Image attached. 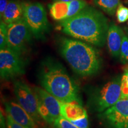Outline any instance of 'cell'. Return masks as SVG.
Here are the masks:
<instances>
[{
	"mask_svg": "<svg viewBox=\"0 0 128 128\" xmlns=\"http://www.w3.org/2000/svg\"><path fill=\"white\" fill-rule=\"evenodd\" d=\"M65 34L92 45L102 47L107 40L109 24L102 12L87 6L71 18L60 22Z\"/></svg>",
	"mask_w": 128,
	"mask_h": 128,
	"instance_id": "6da1fadb",
	"label": "cell"
},
{
	"mask_svg": "<svg viewBox=\"0 0 128 128\" xmlns=\"http://www.w3.org/2000/svg\"><path fill=\"white\" fill-rule=\"evenodd\" d=\"M38 79L43 88L62 103L81 101L79 88L63 65L50 57L42 60Z\"/></svg>",
	"mask_w": 128,
	"mask_h": 128,
	"instance_id": "7a4b0ae2",
	"label": "cell"
},
{
	"mask_svg": "<svg viewBox=\"0 0 128 128\" xmlns=\"http://www.w3.org/2000/svg\"><path fill=\"white\" fill-rule=\"evenodd\" d=\"M58 48L62 56L79 76H94L102 68L100 54L92 44L78 39L61 38Z\"/></svg>",
	"mask_w": 128,
	"mask_h": 128,
	"instance_id": "3957f363",
	"label": "cell"
},
{
	"mask_svg": "<svg viewBox=\"0 0 128 128\" xmlns=\"http://www.w3.org/2000/svg\"><path fill=\"white\" fill-rule=\"evenodd\" d=\"M122 97V77L118 76L103 86L91 90L87 106L91 112L102 113L116 104Z\"/></svg>",
	"mask_w": 128,
	"mask_h": 128,
	"instance_id": "277c9868",
	"label": "cell"
},
{
	"mask_svg": "<svg viewBox=\"0 0 128 128\" xmlns=\"http://www.w3.org/2000/svg\"><path fill=\"white\" fill-rule=\"evenodd\" d=\"M23 18L37 39L42 40L50 31L44 6L38 2H23Z\"/></svg>",
	"mask_w": 128,
	"mask_h": 128,
	"instance_id": "5b68a950",
	"label": "cell"
},
{
	"mask_svg": "<svg viewBox=\"0 0 128 128\" xmlns=\"http://www.w3.org/2000/svg\"><path fill=\"white\" fill-rule=\"evenodd\" d=\"M7 48L22 55L26 52L32 33L24 18L7 25Z\"/></svg>",
	"mask_w": 128,
	"mask_h": 128,
	"instance_id": "8992f818",
	"label": "cell"
},
{
	"mask_svg": "<svg viewBox=\"0 0 128 128\" xmlns=\"http://www.w3.org/2000/svg\"><path fill=\"white\" fill-rule=\"evenodd\" d=\"M38 99V111L41 118L49 124H54L61 116L62 102L44 88H33Z\"/></svg>",
	"mask_w": 128,
	"mask_h": 128,
	"instance_id": "52a82bcc",
	"label": "cell"
},
{
	"mask_svg": "<svg viewBox=\"0 0 128 128\" xmlns=\"http://www.w3.org/2000/svg\"><path fill=\"white\" fill-rule=\"evenodd\" d=\"M26 64L22 55L8 48L0 49V76L10 80L25 73Z\"/></svg>",
	"mask_w": 128,
	"mask_h": 128,
	"instance_id": "ba28073f",
	"label": "cell"
},
{
	"mask_svg": "<svg viewBox=\"0 0 128 128\" xmlns=\"http://www.w3.org/2000/svg\"><path fill=\"white\" fill-rule=\"evenodd\" d=\"M14 92L17 102L28 113L35 123H39L41 116L38 111L36 94L26 83L17 80L14 83Z\"/></svg>",
	"mask_w": 128,
	"mask_h": 128,
	"instance_id": "9c48e42d",
	"label": "cell"
},
{
	"mask_svg": "<svg viewBox=\"0 0 128 128\" xmlns=\"http://www.w3.org/2000/svg\"><path fill=\"white\" fill-rule=\"evenodd\" d=\"M111 128H128V97H122L116 104L98 114Z\"/></svg>",
	"mask_w": 128,
	"mask_h": 128,
	"instance_id": "30bf717a",
	"label": "cell"
},
{
	"mask_svg": "<svg viewBox=\"0 0 128 128\" xmlns=\"http://www.w3.org/2000/svg\"><path fill=\"white\" fill-rule=\"evenodd\" d=\"M4 105L7 115L16 122L27 128H37L35 122L18 102H6Z\"/></svg>",
	"mask_w": 128,
	"mask_h": 128,
	"instance_id": "8fae6325",
	"label": "cell"
},
{
	"mask_svg": "<svg viewBox=\"0 0 128 128\" xmlns=\"http://www.w3.org/2000/svg\"><path fill=\"white\" fill-rule=\"evenodd\" d=\"M124 34V31L119 26L113 23L109 25L106 42L108 50L112 56L115 58L120 56Z\"/></svg>",
	"mask_w": 128,
	"mask_h": 128,
	"instance_id": "7c38bea8",
	"label": "cell"
},
{
	"mask_svg": "<svg viewBox=\"0 0 128 128\" xmlns=\"http://www.w3.org/2000/svg\"><path fill=\"white\" fill-rule=\"evenodd\" d=\"M23 2L19 0H10L1 20L8 25L23 18Z\"/></svg>",
	"mask_w": 128,
	"mask_h": 128,
	"instance_id": "4fadbf2b",
	"label": "cell"
},
{
	"mask_svg": "<svg viewBox=\"0 0 128 128\" xmlns=\"http://www.w3.org/2000/svg\"><path fill=\"white\" fill-rule=\"evenodd\" d=\"M61 116L69 120H76L87 114V111L83 108L81 101H73L61 104Z\"/></svg>",
	"mask_w": 128,
	"mask_h": 128,
	"instance_id": "5bb4252c",
	"label": "cell"
},
{
	"mask_svg": "<svg viewBox=\"0 0 128 128\" xmlns=\"http://www.w3.org/2000/svg\"><path fill=\"white\" fill-rule=\"evenodd\" d=\"M49 12L54 20L63 21L70 18V2L65 1H54L49 4Z\"/></svg>",
	"mask_w": 128,
	"mask_h": 128,
	"instance_id": "9a60e30c",
	"label": "cell"
},
{
	"mask_svg": "<svg viewBox=\"0 0 128 128\" xmlns=\"http://www.w3.org/2000/svg\"><path fill=\"white\" fill-rule=\"evenodd\" d=\"M120 0H94V3L107 14L113 16L120 5Z\"/></svg>",
	"mask_w": 128,
	"mask_h": 128,
	"instance_id": "2e32d148",
	"label": "cell"
},
{
	"mask_svg": "<svg viewBox=\"0 0 128 128\" xmlns=\"http://www.w3.org/2000/svg\"><path fill=\"white\" fill-rule=\"evenodd\" d=\"M8 30L7 24L1 20L0 23V49L7 48Z\"/></svg>",
	"mask_w": 128,
	"mask_h": 128,
	"instance_id": "e0dca14e",
	"label": "cell"
},
{
	"mask_svg": "<svg viewBox=\"0 0 128 128\" xmlns=\"http://www.w3.org/2000/svg\"><path fill=\"white\" fill-rule=\"evenodd\" d=\"M120 60L122 64H128V36L125 34L121 46Z\"/></svg>",
	"mask_w": 128,
	"mask_h": 128,
	"instance_id": "ac0fdd59",
	"label": "cell"
},
{
	"mask_svg": "<svg viewBox=\"0 0 128 128\" xmlns=\"http://www.w3.org/2000/svg\"><path fill=\"white\" fill-rule=\"evenodd\" d=\"M54 126L57 128H80L62 116L59 117L56 120Z\"/></svg>",
	"mask_w": 128,
	"mask_h": 128,
	"instance_id": "d6986e66",
	"label": "cell"
},
{
	"mask_svg": "<svg viewBox=\"0 0 128 128\" xmlns=\"http://www.w3.org/2000/svg\"><path fill=\"white\" fill-rule=\"evenodd\" d=\"M116 17L119 23L126 22L128 20V8L120 4L116 10Z\"/></svg>",
	"mask_w": 128,
	"mask_h": 128,
	"instance_id": "ffe728a7",
	"label": "cell"
},
{
	"mask_svg": "<svg viewBox=\"0 0 128 128\" xmlns=\"http://www.w3.org/2000/svg\"><path fill=\"white\" fill-rule=\"evenodd\" d=\"M122 92L123 97H128V67L124 70L122 76Z\"/></svg>",
	"mask_w": 128,
	"mask_h": 128,
	"instance_id": "44dd1931",
	"label": "cell"
},
{
	"mask_svg": "<svg viewBox=\"0 0 128 128\" xmlns=\"http://www.w3.org/2000/svg\"><path fill=\"white\" fill-rule=\"evenodd\" d=\"M75 125L80 128H89V122L88 114L76 120H70Z\"/></svg>",
	"mask_w": 128,
	"mask_h": 128,
	"instance_id": "7402d4cb",
	"label": "cell"
},
{
	"mask_svg": "<svg viewBox=\"0 0 128 128\" xmlns=\"http://www.w3.org/2000/svg\"><path fill=\"white\" fill-rule=\"evenodd\" d=\"M7 128H27L16 122L8 115L7 116Z\"/></svg>",
	"mask_w": 128,
	"mask_h": 128,
	"instance_id": "603a6c76",
	"label": "cell"
},
{
	"mask_svg": "<svg viewBox=\"0 0 128 128\" xmlns=\"http://www.w3.org/2000/svg\"><path fill=\"white\" fill-rule=\"evenodd\" d=\"M9 1L8 0H0V17L2 18Z\"/></svg>",
	"mask_w": 128,
	"mask_h": 128,
	"instance_id": "cb8c5ba5",
	"label": "cell"
},
{
	"mask_svg": "<svg viewBox=\"0 0 128 128\" xmlns=\"http://www.w3.org/2000/svg\"><path fill=\"white\" fill-rule=\"evenodd\" d=\"M4 120L2 114V112H1V128H4Z\"/></svg>",
	"mask_w": 128,
	"mask_h": 128,
	"instance_id": "d4e9b609",
	"label": "cell"
},
{
	"mask_svg": "<svg viewBox=\"0 0 128 128\" xmlns=\"http://www.w3.org/2000/svg\"><path fill=\"white\" fill-rule=\"evenodd\" d=\"M74 0H54V1H65V2H70Z\"/></svg>",
	"mask_w": 128,
	"mask_h": 128,
	"instance_id": "484cf974",
	"label": "cell"
},
{
	"mask_svg": "<svg viewBox=\"0 0 128 128\" xmlns=\"http://www.w3.org/2000/svg\"><path fill=\"white\" fill-rule=\"evenodd\" d=\"M125 30H126V33H127V35L128 36V28H125Z\"/></svg>",
	"mask_w": 128,
	"mask_h": 128,
	"instance_id": "4316f807",
	"label": "cell"
},
{
	"mask_svg": "<svg viewBox=\"0 0 128 128\" xmlns=\"http://www.w3.org/2000/svg\"><path fill=\"white\" fill-rule=\"evenodd\" d=\"M56 128V127H55V128Z\"/></svg>",
	"mask_w": 128,
	"mask_h": 128,
	"instance_id": "83f0119b",
	"label": "cell"
}]
</instances>
